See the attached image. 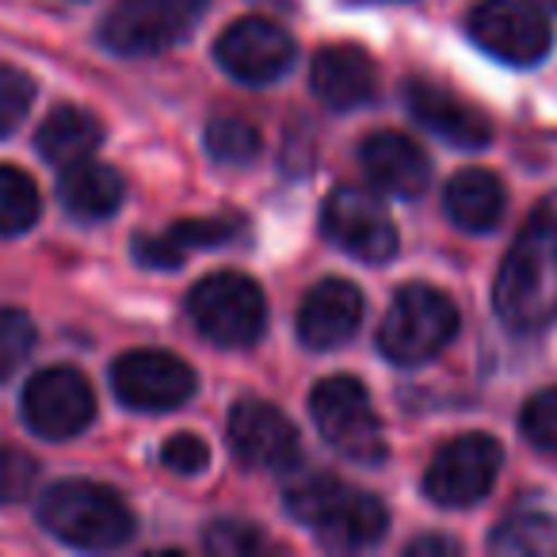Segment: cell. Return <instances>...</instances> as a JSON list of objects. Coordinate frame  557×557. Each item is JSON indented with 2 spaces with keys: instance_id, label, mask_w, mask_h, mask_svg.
<instances>
[{
  "instance_id": "obj_16",
  "label": "cell",
  "mask_w": 557,
  "mask_h": 557,
  "mask_svg": "<svg viewBox=\"0 0 557 557\" xmlns=\"http://www.w3.org/2000/svg\"><path fill=\"white\" fill-rule=\"evenodd\" d=\"M363 172L379 191L397 199H420L432 184V161L428 153L401 131H379L359 146Z\"/></svg>"
},
{
  "instance_id": "obj_2",
  "label": "cell",
  "mask_w": 557,
  "mask_h": 557,
  "mask_svg": "<svg viewBox=\"0 0 557 557\" xmlns=\"http://www.w3.org/2000/svg\"><path fill=\"white\" fill-rule=\"evenodd\" d=\"M287 511L333 549H367L389 527V511L379 496L321 473L287 488Z\"/></svg>"
},
{
  "instance_id": "obj_11",
  "label": "cell",
  "mask_w": 557,
  "mask_h": 557,
  "mask_svg": "<svg viewBox=\"0 0 557 557\" xmlns=\"http://www.w3.org/2000/svg\"><path fill=\"white\" fill-rule=\"evenodd\" d=\"M24 420L42 440H73L96 420V394L77 367H47L27 382Z\"/></svg>"
},
{
  "instance_id": "obj_9",
  "label": "cell",
  "mask_w": 557,
  "mask_h": 557,
  "mask_svg": "<svg viewBox=\"0 0 557 557\" xmlns=\"http://www.w3.org/2000/svg\"><path fill=\"white\" fill-rule=\"evenodd\" d=\"M470 35L485 54L508 65H534L549 54V24L531 0H478L470 12Z\"/></svg>"
},
{
  "instance_id": "obj_23",
  "label": "cell",
  "mask_w": 557,
  "mask_h": 557,
  "mask_svg": "<svg viewBox=\"0 0 557 557\" xmlns=\"http://www.w3.org/2000/svg\"><path fill=\"white\" fill-rule=\"evenodd\" d=\"M488 546L496 554H554L557 549V516L542 508H516L511 516H504V523L493 531Z\"/></svg>"
},
{
  "instance_id": "obj_25",
  "label": "cell",
  "mask_w": 557,
  "mask_h": 557,
  "mask_svg": "<svg viewBox=\"0 0 557 557\" xmlns=\"http://www.w3.org/2000/svg\"><path fill=\"white\" fill-rule=\"evenodd\" d=\"M207 149L214 161L245 164L260 153V131L240 115H218L207 126Z\"/></svg>"
},
{
  "instance_id": "obj_30",
  "label": "cell",
  "mask_w": 557,
  "mask_h": 557,
  "mask_svg": "<svg viewBox=\"0 0 557 557\" xmlns=\"http://www.w3.org/2000/svg\"><path fill=\"white\" fill-rule=\"evenodd\" d=\"M207 549L218 557H248L263 549V534L240 519H218L207 531Z\"/></svg>"
},
{
  "instance_id": "obj_5",
  "label": "cell",
  "mask_w": 557,
  "mask_h": 557,
  "mask_svg": "<svg viewBox=\"0 0 557 557\" xmlns=\"http://www.w3.org/2000/svg\"><path fill=\"white\" fill-rule=\"evenodd\" d=\"M310 412L318 432L325 435V443L336 455L359 466H379L386 458L382 420L374 417L371 394L359 379L333 374V379L318 382V389L310 394Z\"/></svg>"
},
{
  "instance_id": "obj_28",
  "label": "cell",
  "mask_w": 557,
  "mask_h": 557,
  "mask_svg": "<svg viewBox=\"0 0 557 557\" xmlns=\"http://www.w3.org/2000/svg\"><path fill=\"white\" fill-rule=\"evenodd\" d=\"M523 435L546 455H557V386L539 389L531 401L523 405Z\"/></svg>"
},
{
  "instance_id": "obj_26",
  "label": "cell",
  "mask_w": 557,
  "mask_h": 557,
  "mask_svg": "<svg viewBox=\"0 0 557 557\" xmlns=\"http://www.w3.org/2000/svg\"><path fill=\"white\" fill-rule=\"evenodd\" d=\"M35 348V321L24 310H0V382H9Z\"/></svg>"
},
{
  "instance_id": "obj_15",
  "label": "cell",
  "mask_w": 557,
  "mask_h": 557,
  "mask_svg": "<svg viewBox=\"0 0 557 557\" xmlns=\"http://www.w3.org/2000/svg\"><path fill=\"white\" fill-rule=\"evenodd\" d=\"M405 108L424 131H432L435 138L450 141L458 149H481L493 141V123H488L485 111L458 100L455 92H447V88L432 85L424 77L405 85Z\"/></svg>"
},
{
  "instance_id": "obj_29",
  "label": "cell",
  "mask_w": 557,
  "mask_h": 557,
  "mask_svg": "<svg viewBox=\"0 0 557 557\" xmlns=\"http://www.w3.org/2000/svg\"><path fill=\"white\" fill-rule=\"evenodd\" d=\"M35 478H39V466H35V458L27 450L0 447V508L27 500V493L35 488Z\"/></svg>"
},
{
  "instance_id": "obj_33",
  "label": "cell",
  "mask_w": 557,
  "mask_h": 557,
  "mask_svg": "<svg viewBox=\"0 0 557 557\" xmlns=\"http://www.w3.org/2000/svg\"><path fill=\"white\" fill-rule=\"evenodd\" d=\"M539 9H549V12H557V0H534Z\"/></svg>"
},
{
  "instance_id": "obj_21",
  "label": "cell",
  "mask_w": 557,
  "mask_h": 557,
  "mask_svg": "<svg viewBox=\"0 0 557 557\" xmlns=\"http://www.w3.org/2000/svg\"><path fill=\"white\" fill-rule=\"evenodd\" d=\"M504 184L485 169H462L458 176H450L447 191H443V207H447L450 222L458 230L485 233L500 222L504 214Z\"/></svg>"
},
{
  "instance_id": "obj_18",
  "label": "cell",
  "mask_w": 557,
  "mask_h": 557,
  "mask_svg": "<svg viewBox=\"0 0 557 557\" xmlns=\"http://www.w3.org/2000/svg\"><path fill=\"white\" fill-rule=\"evenodd\" d=\"M310 85L318 92V100L333 111L359 108L374 96L379 88V70H374V58L363 47H325L318 50L310 70Z\"/></svg>"
},
{
  "instance_id": "obj_4",
  "label": "cell",
  "mask_w": 557,
  "mask_h": 557,
  "mask_svg": "<svg viewBox=\"0 0 557 557\" xmlns=\"http://www.w3.org/2000/svg\"><path fill=\"white\" fill-rule=\"evenodd\" d=\"M458 333V306L443 290L412 283L389 302L379 329V348L389 363L417 367L435 359Z\"/></svg>"
},
{
  "instance_id": "obj_32",
  "label": "cell",
  "mask_w": 557,
  "mask_h": 557,
  "mask_svg": "<svg viewBox=\"0 0 557 557\" xmlns=\"http://www.w3.org/2000/svg\"><path fill=\"white\" fill-rule=\"evenodd\" d=\"M455 542H447V539H417L409 546V554H455Z\"/></svg>"
},
{
  "instance_id": "obj_8",
  "label": "cell",
  "mask_w": 557,
  "mask_h": 557,
  "mask_svg": "<svg viewBox=\"0 0 557 557\" xmlns=\"http://www.w3.org/2000/svg\"><path fill=\"white\" fill-rule=\"evenodd\" d=\"M500 466H504V450L493 435H481V432L458 435L447 447H440V455L428 462L424 493L428 500L443 504V508H470V504L488 496Z\"/></svg>"
},
{
  "instance_id": "obj_24",
  "label": "cell",
  "mask_w": 557,
  "mask_h": 557,
  "mask_svg": "<svg viewBox=\"0 0 557 557\" xmlns=\"http://www.w3.org/2000/svg\"><path fill=\"white\" fill-rule=\"evenodd\" d=\"M39 187L24 169L0 164V233H24L39 222Z\"/></svg>"
},
{
  "instance_id": "obj_13",
  "label": "cell",
  "mask_w": 557,
  "mask_h": 557,
  "mask_svg": "<svg viewBox=\"0 0 557 557\" xmlns=\"http://www.w3.org/2000/svg\"><path fill=\"white\" fill-rule=\"evenodd\" d=\"M225 73H233L245 85H268L278 81L295 62V39H290L275 20L240 16L218 35L214 47Z\"/></svg>"
},
{
  "instance_id": "obj_17",
  "label": "cell",
  "mask_w": 557,
  "mask_h": 557,
  "mask_svg": "<svg viewBox=\"0 0 557 557\" xmlns=\"http://www.w3.org/2000/svg\"><path fill=\"white\" fill-rule=\"evenodd\" d=\"M363 321V295L348 278H325L298 310V341L313 351H333L356 336Z\"/></svg>"
},
{
  "instance_id": "obj_27",
  "label": "cell",
  "mask_w": 557,
  "mask_h": 557,
  "mask_svg": "<svg viewBox=\"0 0 557 557\" xmlns=\"http://www.w3.org/2000/svg\"><path fill=\"white\" fill-rule=\"evenodd\" d=\"M35 103V81L16 65H0V138H9L24 126Z\"/></svg>"
},
{
  "instance_id": "obj_3",
  "label": "cell",
  "mask_w": 557,
  "mask_h": 557,
  "mask_svg": "<svg viewBox=\"0 0 557 557\" xmlns=\"http://www.w3.org/2000/svg\"><path fill=\"white\" fill-rule=\"evenodd\" d=\"M39 519L73 549H115L134 539V511L100 481H58L42 493Z\"/></svg>"
},
{
  "instance_id": "obj_7",
  "label": "cell",
  "mask_w": 557,
  "mask_h": 557,
  "mask_svg": "<svg viewBox=\"0 0 557 557\" xmlns=\"http://www.w3.org/2000/svg\"><path fill=\"white\" fill-rule=\"evenodd\" d=\"M210 0H115L100 35L103 47L123 58H146L176 47Z\"/></svg>"
},
{
  "instance_id": "obj_14",
  "label": "cell",
  "mask_w": 557,
  "mask_h": 557,
  "mask_svg": "<svg viewBox=\"0 0 557 557\" xmlns=\"http://www.w3.org/2000/svg\"><path fill=\"white\" fill-rule=\"evenodd\" d=\"M230 443L233 455L256 470H290L302 455L298 432L275 405L268 401H237L230 412Z\"/></svg>"
},
{
  "instance_id": "obj_31",
  "label": "cell",
  "mask_w": 557,
  "mask_h": 557,
  "mask_svg": "<svg viewBox=\"0 0 557 557\" xmlns=\"http://www.w3.org/2000/svg\"><path fill=\"white\" fill-rule=\"evenodd\" d=\"M161 462L169 466L172 473H184V478H191V473H202V470H207L210 447L199 440V435L180 432V435H172V440L161 447Z\"/></svg>"
},
{
  "instance_id": "obj_10",
  "label": "cell",
  "mask_w": 557,
  "mask_h": 557,
  "mask_svg": "<svg viewBox=\"0 0 557 557\" xmlns=\"http://www.w3.org/2000/svg\"><path fill=\"white\" fill-rule=\"evenodd\" d=\"M321 230L333 245L367 263H382L397 252V225L386 202L363 187H336L321 207Z\"/></svg>"
},
{
  "instance_id": "obj_12",
  "label": "cell",
  "mask_w": 557,
  "mask_h": 557,
  "mask_svg": "<svg viewBox=\"0 0 557 557\" xmlns=\"http://www.w3.org/2000/svg\"><path fill=\"white\" fill-rule=\"evenodd\" d=\"M111 386H115L119 401L131 405V409L169 412L191 401L199 379L184 359L169 356V351H126L111 367Z\"/></svg>"
},
{
  "instance_id": "obj_22",
  "label": "cell",
  "mask_w": 557,
  "mask_h": 557,
  "mask_svg": "<svg viewBox=\"0 0 557 557\" xmlns=\"http://www.w3.org/2000/svg\"><path fill=\"white\" fill-rule=\"evenodd\" d=\"M100 141H103L100 119H96L92 111L65 103V108L47 115V123L39 126L35 146H39V153L47 157L50 164L70 169V164H77V161H88V157L100 149Z\"/></svg>"
},
{
  "instance_id": "obj_20",
  "label": "cell",
  "mask_w": 557,
  "mask_h": 557,
  "mask_svg": "<svg viewBox=\"0 0 557 557\" xmlns=\"http://www.w3.org/2000/svg\"><path fill=\"white\" fill-rule=\"evenodd\" d=\"M58 199L81 222H103L111 218L126 199V184L111 164L100 161H77L62 172V184H58Z\"/></svg>"
},
{
  "instance_id": "obj_1",
  "label": "cell",
  "mask_w": 557,
  "mask_h": 557,
  "mask_svg": "<svg viewBox=\"0 0 557 557\" xmlns=\"http://www.w3.org/2000/svg\"><path fill=\"white\" fill-rule=\"evenodd\" d=\"M493 302L516 333L546 329L557 318V195L542 199L511 240L496 271Z\"/></svg>"
},
{
  "instance_id": "obj_19",
  "label": "cell",
  "mask_w": 557,
  "mask_h": 557,
  "mask_svg": "<svg viewBox=\"0 0 557 557\" xmlns=\"http://www.w3.org/2000/svg\"><path fill=\"white\" fill-rule=\"evenodd\" d=\"M240 233V218H184L172 230L153 233V237L134 240V256L146 268H180L187 260V252L195 248H214L225 245Z\"/></svg>"
},
{
  "instance_id": "obj_6",
  "label": "cell",
  "mask_w": 557,
  "mask_h": 557,
  "mask_svg": "<svg viewBox=\"0 0 557 557\" xmlns=\"http://www.w3.org/2000/svg\"><path fill=\"white\" fill-rule=\"evenodd\" d=\"M191 321L218 348H248L263 336L268 302L256 278L245 271H214L187 298Z\"/></svg>"
}]
</instances>
